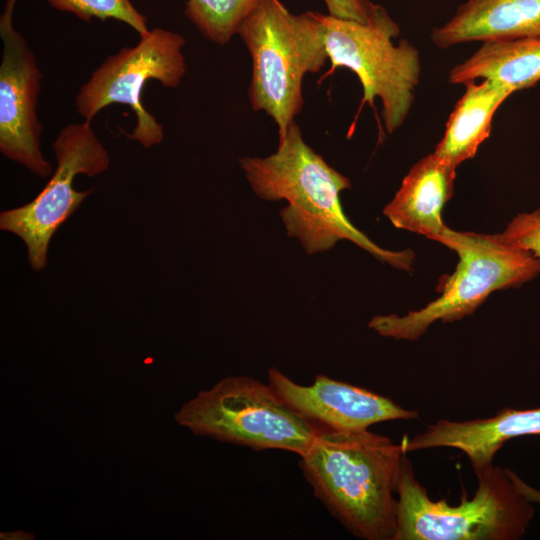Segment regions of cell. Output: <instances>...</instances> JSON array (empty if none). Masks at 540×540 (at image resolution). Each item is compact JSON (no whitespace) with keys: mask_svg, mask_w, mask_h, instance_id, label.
Instances as JSON below:
<instances>
[{"mask_svg":"<svg viewBox=\"0 0 540 540\" xmlns=\"http://www.w3.org/2000/svg\"><path fill=\"white\" fill-rule=\"evenodd\" d=\"M540 435V407L503 408L494 416L466 421L440 419L412 438L404 437L406 453L430 448H455L467 456L474 472L493 464L496 453L509 440Z\"/></svg>","mask_w":540,"mask_h":540,"instance_id":"cell-12","label":"cell"},{"mask_svg":"<svg viewBox=\"0 0 540 540\" xmlns=\"http://www.w3.org/2000/svg\"><path fill=\"white\" fill-rule=\"evenodd\" d=\"M174 418L195 435L298 456L320 431L281 399L268 382L249 376L221 379L183 404Z\"/></svg>","mask_w":540,"mask_h":540,"instance_id":"cell-6","label":"cell"},{"mask_svg":"<svg viewBox=\"0 0 540 540\" xmlns=\"http://www.w3.org/2000/svg\"><path fill=\"white\" fill-rule=\"evenodd\" d=\"M239 163L259 198L287 201L280 211L286 233L297 239L307 254L328 251L347 240L399 270H412L413 251L382 248L348 219L340 195L351 187L350 180L304 141L295 121L278 138L273 154L242 157Z\"/></svg>","mask_w":540,"mask_h":540,"instance_id":"cell-1","label":"cell"},{"mask_svg":"<svg viewBox=\"0 0 540 540\" xmlns=\"http://www.w3.org/2000/svg\"><path fill=\"white\" fill-rule=\"evenodd\" d=\"M262 0H187L185 14L208 40L227 44Z\"/></svg>","mask_w":540,"mask_h":540,"instance_id":"cell-17","label":"cell"},{"mask_svg":"<svg viewBox=\"0 0 540 540\" xmlns=\"http://www.w3.org/2000/svg\"><path fill=\"white\" fill-rule=\"evenodd\" d=\"M489 79L513 93L540 81V39L484 41L476 52L449 72L448 82Z\"/></svg>","mask_w":540,"mask_h":540,"instance_id":"cell-16","label":"cell"},{"mask_svg":"<svg viewBox=\"0 0 540 540\" xmlns=\"http://www.w3.org/2000/svg\"><path fill=\"white\" fill-rule=\"evenodd\" d=\"M455 178L456 166L434 152L425 156L404 177L384 215L396 228L440 242L448 229L442 209L453 194Z\"/></svg>","mask_w":540,"mask_h":540,"instance_id":"cell-13","label":"cell"},{"mask_svg":"<svg viewBox=\"0 0 540 540\" xmlns=\"http://www.w3.org/2000/svg\"><path fill=\"white\" fill-rule=\"evenodd\" d=\"M329 15L358 22H368L380 5L369 0H324Z\"/></svg>","mask_w":540,"mask_h":540,"instance_id":"cell-20","label":"cell"},{"mask_svg":"<svg viewBox=\"0 0 540 540\" xmlns=\"http://www.w3.org/2000/svg\"><path fill=\"white\" fill-rule=\"evenodd\" d=\"M321 19L331 70L344 67L357 75L363 103L373 105L380 98L385 128L393 133L414 101L421 71L417 48L406 39L394 45L400 29L381 5L365 23L329 14H321Z\"/></svg>","mask_w":540,"mask_h":540,"instance_id":"cell-7","label":"cell"},{"mask_svg":"<svg viewBox=\"0 0 540 540\" xmlns=\"http://www.w3.org/2000/svg\"><path fill=\"white\" fill-rule=\"evenodd\" d=\"M184 37L163 28H154L140 37L133 47H124L108 56L82 84L75 107L85 121H92L105 107L123 104L136 116L129 139L145 148L164 139L162 125L142 103V92L149 80H157L167 88L177 87L186 73L183 55Z\"/></svg>","mask_w":540,"mask_h":540,"instance_id":"cell-8","label":"cell"},{"mask_svg":"<svg viewBox=\"0 0 540 540\" xmlns=\"http://www.w3.org/2000/svg\"><path fill=\"white\" fill-rule=\"evenodd\" d=\"M471 499L462 489L460 502L432 500L403 456L396 485L397 526L393 540H518L534 515L530 500L509 469L494 464L476 472Z\"/></svg>","mask_w":540,"mask_h":540,"instance_id":"cell-3","label":"cell"},{"mask_svg":"<svg viewBox=\"0 0 540 540\" xmlns=\"http://www.w3.org/2000/svg\"><path fill=\"white\" fill-rule=\"evenodd\" d=\"M430 38L443 49L470 41L540 39V0H466Z\"/></svg>","mask_w":540,"mask_h":540,"instance_id":"cell-14","label":"cell"},{"mask_svg":"<svg viewBox=\"0 0 540 540\" xmlns=\"http://www.w3.org/2000/svg\"><path fill=\"white\" fill-rule=\"evenodd\" d=\"M501 235L509 244L540 258V208L518 214Z\"/></svg>","mask_w":540,"mask_h":540,"instance_id":"cell-19","label":"cell"},{"mask_svg":"<svg viewBox=\"0 0 540 540\" xmlns=\"http://www.w3.org/2000/svg\"><path fill=\"white\" fill-rule=\"evenodd\" d=\"M237 34L251 56V106L274 120L280 138L303 107L304 76L328 59L321 13L296 15L280 0H262Z\"/></svg>","mask_w":540,"mask_h":540,"instance_id":"cell-4","label":"cell"},{"mask_svg":"<svg viewBox=\"0 0 540 540\" xmlns=\"http://www.w3.org/2000/svg\"><path fill=\"white\" fill-rule=\"evenodd\" d=\"M15 0H8L0 20L3 45L0 65V151L41 178L52 172L40 147L42 125L37 103L42 74L35 54L15 30Z\"/></svg>","mask_w":540,"mask_h":540,"instance_id":"cell-10","label":"cell"},{"mask_svg":"<svg viewBox=\"0 0 540 540\" xmlns=\"http://www.w3.org/2000/svg\"><path fill=\"white\" fill-rule=\"evenodd\" d=\"M52 148L56 168L42 191L29 203L0 215V229L23 240L28 261L36 271L47 265L49 242L54 233L93 191H77L73 187L76 176H96L110 164L108 151L90 121L62 128Z\"/></svg>","mask_w":540,"mask_h":540,"instance_id":"cell-9","label":"cell"},{"mask_svg":"<svg viewBox=\"0 0 540 540\" xmlns=\"http://www.w3.org/2000/svg\"><path fill=\"white\" fill-rule=\"evenodd\" d=\"M268 384L319 429L359 431L385 421L418 417V411L406 409L386 396L324 374H317L309 385H301L271 367Z\"/></svg>","mask_w":540,"mask_h":540,"instance_id":"cell-11","label":"cell"},{"mask_svg":"<svg viewBox=\"0 0 540 540\" xmlns=\"http://www.w3.org/2000/svg\"><path fill=\"white\" fill-rule=\"evenodd\" d=\"M54 9L71 13L83 21L114 19L127 24L139 36L150 29L147 18L133 5L131 0H46Z\"/></svg>","mask_w":540,"mask_h":540,"instance_id":"cell-18","label":"cell"},{"mask_svg":"<svg viewBox=\"0 0 540 540\" xmlns=\"http://www.w3.org/2000/svg\"><path fill=\"white\" fill-rule=\"evenodd\" d=\"M440 243L459 256L456 270L441 278L440 296L406 315H377L368 327L382 337L415 341L436 321L471 315L496 290L520 287L540 274V258L504 240L500 234L447 229Z\"/></svg>","mask_w":540,"mask_h":540,"instance_id":"cell-5","label":"cell"},{"mask_svg":"<svg viewBox=\"0 0 540 540\" xmlns=\"http://www.w3.org/2000/svg\"><path fill=\"white\" fill-rule=\"evenodd\" d=\"M464 85L465 93L456 102L434 150L456 167L475 156L490 135L495 112L513 94L509 88L489 79L478 84L472 80Z\"/></svg>","mask_w":540,"mask_h":540,"instance_id":"cell-15","label":"cell"},{"mask_svg":"<svg viewBox=\"0 0 540 540\" xmlns=\"http://www.w3.org/2000/svg\"><path fill=\"white\" fill-rule=\"evenodd\" d=\"M405 454L402 441L393 443L369 429H320L298 463L315 497L352 535L393 540Z\"/></svg>","mask_w":540,"mask_h":540,"instance_id":"cell-2","label":"cell"}]
</instances>
